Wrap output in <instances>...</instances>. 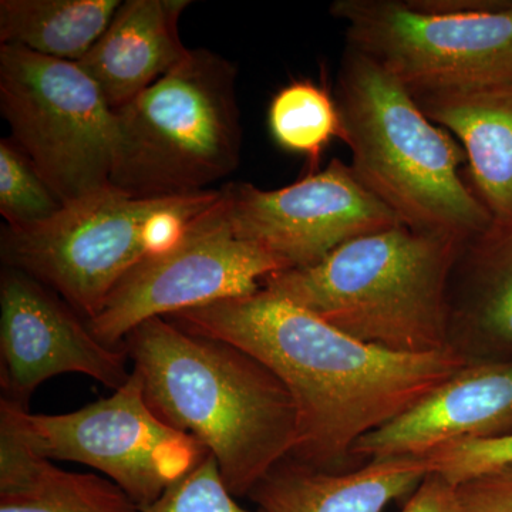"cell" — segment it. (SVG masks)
<instances>
[{
    "label": "cell",
    "instance_id": "6",
    "mask_svg": "<svg viewBox=\"0 0 512 512\" xmlns=\"http://www.w3.org/2000/svg\"><path fill=\"white\" fill-rule=\"evenodd\" d=\"M222 190L134 198L113 187L64 205L49 221L2 231L5 266L55 291L89 322L138 264L177 247Z\"/></svg>",
    "mask_w": 512,
    "mask_h": 512
},
{
    "label": "cell",
    "instance_id": "5",
    "mask_svg": "<svg viewBox=\"0 0 512 512\" xmlns=\"http://www.w3.org/2000/svg\"><path fill=\"white\" fill-rule=\"evenodd\" d=\"M238 70L217 53L190 50L183 62L116 111L110 187L134 198L211 190L241 158Z\"/></svg>",
    "mask_w": 512,
    "mask_h": 512
},
{
    "label": "cell",
    "instance_id": "16",
    "mask_svg": "<svg viewBox=\"0 0 512 512\" xmlns=\"http://www.w3.org/2000/svg\"><path fill=\"white\" fill-rule=\"evenodd\" d=\"M451 346L471 360L512 359V225L463 239L448 285Z\"/></svg>",
    "mask_w": 512,
    "mask_h": 512
},
{
    "label": "cell",
    "instance_id": "18",
    "mask_svg": "<svg viewBox=\"0 0 512 512\" xmlns=\"http://www.w3.org/2000/svg\"><path fill=\"white\" fill-rule=\"evenodd\" d=\"M120 6L119 0H2L0 43L79 63Z\"/></svg>",
    "mask_w": 512,
    "mask_h": 512
},
{
    "label": "cell",
    "instance_id": "24",
    "mask_svg": "<svg viewBox=\"0 0 512 512\" xmlns=\"http://www.w3.org/2000/svg\"><path fill=\"white\" fill-rule=\"evenodd\" d=\"M460 512H512V466L457 485Z\"/></svg>",
    "mask_w": 512,
    "mask_h": 512
},
{
    "label": "cell",
    "instance_id": "4",
    "mask_svg": "<svg viewBox=\"0 0 512 512\" xmlns=\"http://www.w3.org/2000/svg\"><path fill=\"white\" fill-rule=\"evenodd\" d=\"M335 101L353 173L403 225L458 239L493 225L461 170V144L399 80L350 46L340 59Z\"/></svg>",
    "mask_w": 512,
    "mask_h": 512
},
{
    "label": "cell",
    "instance_id": "25",
    "mask_svg": "<svg viewBox=\"0 0 512 512\" xmlns=\"http://www.w3.org/2000/svg\"><path fill=\"white\" fill-rule=\"evenodd\" d=\"M402 512H460L457 487L439 474H429L413 491Z\"/></svg>",
    "mask_w": 512,
    "mask_h": 512
},
{
    "label": "cell",
    "instance_id": "26",
    "mask_svg": "<svg viewBox=\"0 0 512 512\" xmlns=\"http://www.w3.org/2000/svg\"><path fill=\"white\" fill-rule=\"evenodd\" d=\"M410 8L433 15H478L511 8L510 0H406Z\"/></svg>",
    "mask_w": 512,
    "mask_h": 512
},
{
    "label": "cell",
    "instance_id": "19",
    "mask_svg": "<svg viewBox=\"0 0 512 512\" xmlns=\"http://www.w3.org/2000/svg\"><path fill=\"white\" fill-rule=\"evenodd\" d=\"M276 143L318 164L333 138H342V120L335 97L311 82H293L279 90L268 111Z\"/></svg>",
    "mask_w": 512,
    "mask_h": 512
},
{
    "label": "cell",
    "instance_id": "13",
    "mask_svg": "<svg viewBox=\"0 0 512 512\" xmlns=\"http://www.w3.org/2000/svg\"><path fill=\"white\" fill-rule=\"evenodd\" d=\"M512 434V359L471 360L412 409L357 441L350 457L423 456L461 441Z\"/></svg>",
    "mask_w": 512,
    "mask_h": 512
},
{
    "label": "cell",
    "instance_id": "7",
    "mask_svg": "<svg viewBox=\"0 0 512 512\" xmlns=\"http://www.w3.org/2000/svg\"><path fill=\"white\" fill-rule=\"evenodd\" d=\"M0 111L63 205L110 187L116 111L79 64L0 46Z\"/></svg>",
    "mask_w": 512,
    "mask_h": 512
},
{
    "label": "cell",
    "instance_id": "8",
    "mask_svg": "<svg viewBox=\"0 0 512 512\" xmlns=\"http://www.w3.org/2000/svg\"><path fill=\"white\" fill-rule=\"evenodd\" d=\"M346 46L410 93L460 89L512 77V6L478 15H433L406 0H335Z\"/></svg>",
    "mask_w": 512,
    "mask_h": 512
},
{
    "label": "cell",
    "instance_id": "21",
    "mask_svg": "<svg viewBox=\"0 0 512 512\" xmlns=\"http://www.w3.org/2000/svg\"><path fill=\"white\" fill-rule=\"evenodd\" d=\"M63 207L18 146L10 138L0 141V214L6 227L42 224Z\"/></svg>",
    "mask_w": 512,
    "mask_h": 512
},
{
    "label": "cell",
    "instance_id": "12",
    "mask_svg": "<svg viewBox=\"0 0 512 512\" xmlns=\"http://www.w3.org/2000/svg\"><path fill=\"white\" fill-rule=\"evenodd\" d=\"M123 346L104 345L62 296L5 266L0 276V399L29 410L40 384L79 373L117 390L130 379Z\"/></svg>",
    "mask_w": 512,
    "mask_h": 512
},
{
    "label": "cell",
    "instance_id": "1",
    "mask_svg": "<svg viewBox=\"0 0 512 512\" xmlns=\"http://www.w3.org/2000/svg\"><path fill=\"white\" fill-rule=\"evenodd\" d=\"M165 319L264 363L295 403L298 431L289 458L326 471H338L357 441L471 362L456 348L402 355L367 345L265 288Z\"/></svg>",
    "mask_w": 512,
    "mask_h": 512
},
{
    "label": "cell",
    "instance_id": "22",
    "mask_svg": "<svg viewBox=\"0 0 512 512\" xmlns=\"http://www.w3.org/2000/svg\"><path fill=\"white\" fill-rule=\"evenodd\" d=\"M430 474L460 485L490 471L512 466V434L497 439L461 441L423 454Z\"/></svg>",
    "mask_w": 512,
    "mask_h": 512
},
{
    "label": "cell",
    "instance_id": "10",
    "mask_svg": "<svg viewBox=\"0 0 512 512\" xmlns=\"http://www.w3.org/2000/svg\"><path fill=\"white\" fill-rule=\"evenodd\" d=\"M281 271L279 259L235 234L222 191L177 247L131 269L87 323L100 342L117 348L146 320L252 295Z\"/></svg>",
    "mask_w": 512,
    "mask_h": 512
},
{
    "label": "cell",
    "instance_id": "15",
    "mask_svg": "<svg viewBox=\"0 0 512 512\" xmlns=\"http://www.w3.org/2000/svg\"><path fill=\"white\" fill-rule=\"evenodd\" d=\"M190 0H127L79 66L114 111L146 92L183 62L191 49L178 22Z\"/></svg>",
    "mask_w": 512,
    "mask_h": 512
},
{
    "label": "cell",
    "instance_id": "23",
    "mask_svg": "<svg viewBox=\"0 0 512 512\" xmlns=\"http://www.w3.org/2000/svg\"><path fill=\"white\" fill-rule=\"evenodd\" d=\"M143 512H261L238 503L228 490L215 458L208 454L200 467L168 488L163 497Z\"/></svg>",
    "mask_w": 512,
    "mask_h": 512
},
{
    "label": "cell",
    "instance_id": "11",
    "mask_svg": "<svg viewBox=\"0 0 512 512\" xmlns=\"http://www.w3.org/2000/svg\"><path fill=\"white\" fill-rule=\"evenodd\" d=\"M222 191L235 234L286 269L318 264L346 242L402 224L339 158L279 190L241 183Z\"/></svg>",
    "mask_w": 512,
    "mask_h": 512
},
{
    "label": "cell",
    "instance_id": "3",
    "mask_svg": "<svg viewBox=\"0 0 512 512\" xmlns=\"http://www.w3.org/2000/svg\"><path fill=\"white\" fill-rule=\"evenodd\" d=\"M461 242L400 224L346 242L318 264L276 272L262 288L359 342L429 355L453 348L448 285Z\"/></svg>",
    "mask_w": 512,
    "mask_h": 512
},
{
    "label": "cell",
    "instance_id": "17",
    "mask_svg": "<svg viewBox=\"0 0 512 512\" xmlns=\"http://www.w3.org/2000/svg\"><path fill=\"white\" fill-rule=\"evenodd\" d=\"M429 474L417 456L370 461L343 473L286 458L248 497L261 512H383Z\"/></svg>",
    "mask_w": 512,
    "mask_h": 512
},
{
    "label": "cell",
    "instance_id": "20",
    "mask_svg": "<svg viewBox=\"0 0 512 512\" xmlns=\"http://www.w3.org/2000/svg\"><path fill=\"white\" fill-rule=\"evenodd\" d=\"M0 512H141L121 488L94 474L53 466L29 490L0 495Z\"/></svg>",
    "mask_w": 512,
    "mask_h": 512
},
{
    "label": "cell",
    "instance_id": "2",
    "mask_svg": "<svg viewBox=\"0 0 512 512\" xmlns=\"http://www.w3.org/2000/svg\"><path fill=\"white\" fill-rule=\"evenodd\" d=\"M121 346L148 406L205 447L235 497H248L291 457L298 431L295 403L254 356L165 318L141 323Z\"/></svg>",
    "mask_w": 512,
    "mask_h": 512
},
{
    "label": "cell",
    "instance_id": "9",
    "mask_svg": "<svg viewBox=\"0 0 512 512\" xmlns=\"http://www.w3.org/2000/svg\"><path fill=\"white\" fill-rule=\"evenodd\" d=\"M20 420L43 456L96 468L143 512L207 458L201 443L173 429L148 406L131 372L106 399L63 414L20 409Z\"/></svg>",
    "mask_w": 512,
    "mask_h": 512
},
{
    "label": "cell",
    "instance_id": "14",
    "mask_svg": "<svg viewBox=\"0 0 512 512\" xmlns=\"http://www.w3.org/2000/svg\"><path fill=\"white\" fill-rule=\"evenodd\" d=\"M412 96L464 148L468 184L493 224L512 225V77Z\"/></svg>",
    "mask_w": 512,
    "mask_h": 512
}]
</instances>
